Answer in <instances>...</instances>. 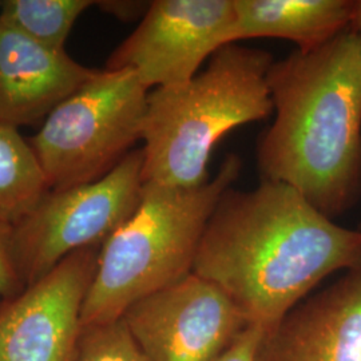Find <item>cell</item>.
Returning a JSON list of instances; mask_svg holds the SVG:
<instances>
[{"label":"cell","instance_id":"1","mask_svg":"<svg viewBox=\"0 0 361 361\" xmlns=\"http://www.w3.org/2000/svg\"><path fill=\"white\" fill-rule=\"evenodd\" d=\"M361 268V232L337 225L293 188L261 180L221 195L193 273L217 285L249 324L271 329L336 271Z\"/></svg>","mask_w":361,"mask_h":361},{"label":"cell","instance_id":"2","mask_svg":"<svg viewBox=\"0 0 361 361\" xmlns=\"http://www.w3.org/2000/svg\"><path fill=\"white\" fill-rule=\"evenodd\" d=\"M274 121L257 141L262 180L293 188L329 219L361 200V39L349 28L268 73Z\"/></svg>","mask_w":361,"mask_h":361},{"label":"cell","instance_id":"3","mask_svg":"<svg viewBox=\"0 0 361 361\" xmlns=\"http://www.w3.org/2000/svg\"><path fill=\"white\" fill-rule=\"evenodd\" d=\"M269 52L219 49L190 80L149 91L143 119V182L192 189L210 180L213 149L229 131L273 113Z\"/></svg>","mask_w":361,"mask_h":361},{"label":"cell","instance_id":"4","mask_svg":"<svg viewBox=\"0 0 361 361\" xmlns=\"http://www.w3.org/2000/svg\"><path fill=\"white\" fill-rule=\"evenodd\" d=\"M241 168V158L229 154L217 174L198 188L143 185L134 214L101 246L82 329L119 320L140 300L193 273L207 221Z\"/></svg>","mask_w":361,"mask_h":361},{"label":"cell","instance_id":"5","mask_svg":"<svg viewBox=\"0 0 361 361\" xmlns=\"http://www.w3.org/2000/svg\"><path fill=\"white\" fill-rule=\"evenodd\" d=\"M149 90L128 68L98 70L28 140L50 190L101 180L142 141Z\"/></svg>","mask_w":361,"mask_h":361},{"label":"cell","instance_id":"6","mask_svg":"<svg viewBox=\"0 0 361 361\" xmlns=\"http://www.w3.org/2000/svg\"><path fill=\"white\" fill-rule=\"evenodd\" d=\"M142 170V147L134 149L101 180L50 190L15 224L13 258L25 286L74 252L104 245L140 205Z\"/></svg>","mask_w":361,"mask_h":361},{"label":"cell","instance_id":"7","mask_svg":"<svg viewBox=\"0 0 361 361\" xmlns=\"http://www.w3.org/2000/svg\"><path fill=\"white\" fill-rule=\"evenodd\" d=\"M234 0H154L106 63L128 68L147 90L185 83L219 49L235 43Z\"/></svg>","mask_w":361,"mask_h":361},{"label":"cell","instance_id":"8","mask_svg":"<svg viewBox=\"0 0 361 361\" xmlns=\"http://www.w3.org/2000/svg\"><path fill=\"white\" fill-rule=\"evenodd\" d=\"M121 319L147 361H214L249 325L222 289L194 273Z\"/></svg>","mask_w":361,"mask_h":361},{"label":"cell","instance_id":"9","mask_svg":"<svg viewBox=\"0 0 361 361\" xmlns=\"http://www.w3.org/2000/svg\"><path fill=\"white\" fill-rule=\"evenodd\" d=\"M101 247L62 259L37 283L0 304V361H77L82 310Z\"/></svg>","mask_w":361,"mask_h":361},{"label":"cell","instance_id":"10","mask_svg":"<svg viewBox=\"0 0 361 361\" xmlns=\"http://www.w3.org/2000/svg\"><path fill=\"white\" fill-rule=\"evenodd\" d=\"M259 361H361V268L268 329Z\"/></svg>","mask_w":361,"mask_h":361},{"label":"cell","instance_id":"11","mask_svg":"<svg viewBox=\"0 0 361 361\" xmlns=\"http://www.w3.org/2000/svg\"><path fill=\"white\" fill-rule=\"evenodd\" d=\"M97 73L0 23V123L35 125Z\"/></svg>","mask_w":361,"mask_h":361},{"label":"cell","instance_id":"12","mask_svg":"<svg viewBox=\"0 0 361 361\" xmlns=\"http://www.w3.org/2000/svg\"><path fill=\"white\" fill-rule=\"evenodd\" d=\"M356 0H234L235 42L286 39L316 50L352 26Z\"/></svg>","mask_w":361,"mask_h":361},{"label":"cell","instance_id":"13","mask_svg":"<svg viewBox=\"0 0 361 361\" xmlns=\"http://www.w3.org/2000/svg\"><path fill=\"white\" fill-rule=\"evenodd\" d=\"M49 192L28 141L19 129L0 123V224L13 226Z\"/></svg>","mask_w":361,"mask_h":361},{"label":"cell","instance_id":"14","mask_svg":"<svg viewBox=\"0 0 361 361\" xmlns=\"http://www.w3.org/2000/svg\"><path fill=\"white\" fill-rule=\"evenodd\" d=\"M95 1L91 0H4L0 23L11 27L43 46L65 50L78 18Z\"/></svg>","mask_w":361,"mask_h":361},{"label":"cell","instance_id":"15","mask_svg":"<svg viewBox=\"0 0 361 361\" xmlns=\"http://www.w3.org/2000/svg\"><path fill=\"white\" fill-rule=\"evenodd\" d=\"M77 361H147L122 319L82 329Z\"/></svg>","mask_w":361,"mask_h":361},{"label":"cell","instance_id":"16","mask_svg":"<svg viewBox=\"0 0 361 361\" xmlns=\"http://www.w3.org/2000/svg\"><path fill=\"white\" fill-rule=\"evenodd\" d=\"M13 226L0 224V300H11L25 290V284L19 277L11 249Z\"/></svg>","mask_w":361,"mask_h":361},{"label":"cell","instance_id":"17","mask_svg":"<svg viewBox=\"0 0 361 361\" xmlns=\"http://www.w3.org/2000/svg\"><path fill=\"white\" fill-rule=\"evenodd\" d=\"M268 328L249 324L214 361H259V352Z\"/></svg>","mask_w":361,"mask_h":361},{"label":"cell","instance_id":"18","mask_svg":"<svg viewBox=\"0 0 361 361\" xmlns=\"http://www.w3.org/2000/svg\"><path fill=\"white\" fill-rule=\"evenodd\" d=\"M95 6L104 13H111L122 20H133L145 16L150 7V1H95Z\"/></svg>","mask_w":361,"mask_h":361},{"label":"cell","instance_id":"19","mask_svg":"<svg viewBox=\"0 0 361 361\" xmlns=\"http://www.w3.org/2000/svg\"><path fill=\"white\" fill-rule=\"evenodd\" d=\"M350 28L361 39V0H356V3H355V15H353V20H352Z\"/></svg>","mask_w":361,"mask_h":361},{"label":"cell","instance_id":"20","mask_svg":"<svg viewBox=\"0 0 361 361\" xmlns=\"http://www.w3.org/2000/svg\"><path fill=\"white\" fill-rule=\"evenodd\" d=\"M0 304H1V300H0Z\"/></svg>","mask_w":361,"mask_h":361},{"label":"cell","instance_id":"21","mask_svg":"<svg viewBox=\"0 0 361 361\" xmlns=\"http://www.w3.org/2000/svg\"><path fill=\"white\" fill-rule=\"evenodd\" d=\"M0 4H1V1H0Z\"/></svg>","mask_w":361,"mask_h":361}]
</instances>
